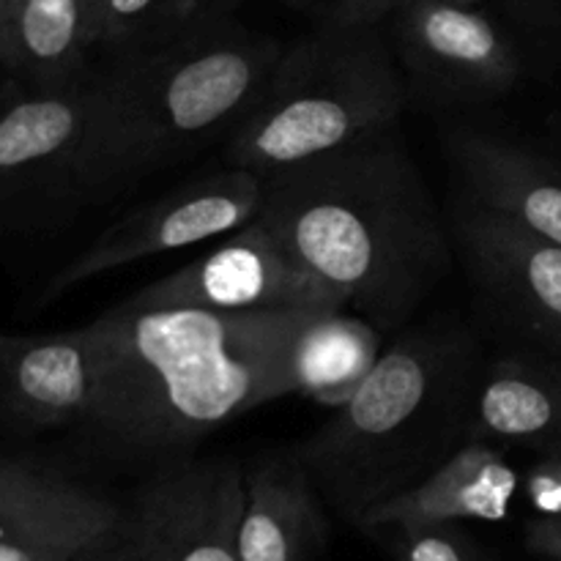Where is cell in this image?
<instances>
[{
	"label": "cell",
	"instance_id": "1",
	"mask_svg": "<svg viewBox=\"0 0 561 561\" xmlns=\"http://www.w3.org/2000/svg\"><path fill=\"white\" fill-rule=\"evenodd\" d=\"M316 310L113 307L85 323V425L124 453H179L225 422L294 394L290 351Z\"/></svg>",
	"mask_w": 561,
	"mask_h": 561
},
{
	"label": "cell",
	"instance_id": "2",
	"mask_svg": "<svg viewBox=\"0 0 561 561\" xmlns=\"http://www.w3.org/2000/svg\"><path fill=\"white\" fill-rule=\"evenodd\" d=\"M257 219L376 329L403 327L453 263L436 203L392 129L266 175Z\"/></svg>",
	"mask_w": 561,
	"mask_h": 561
},
{
	"label": "cell",
	"instance_id": "3",
	"mask_svg": "<svg viewBox=\"0 0 561 561\" xmlns=\"http://www.w3.org/2000/svg\"><path fill=\"white\" fill-rule=\"evenodd\" d=\"M285 49L214 11L181 31L121 47L96 71L85 203L107 201L233 131Z\"/></svg>",
	"mask_w": 561,
	"mask_h": 561
},
{
	"label": "cell",
	"instance_id": "4",
	"mask_svg": "<svg viewBox=\"0 0 561 561\" xmlns=\"http://www.w3.org/2000/svg\"><path fill=\"white\" fill-rule=\"evenodd\" d=\"M480 348L460 327H425L381 354L354 398L296 458L340 518L370 510L431 477L471 442Z\"/></svg>",
	"mask_w": 561,
	"mask_h": 561
},
{
	"label": "cell",
	"instance_id": "5",
	"mask_svg": "<svg viewBox=\"0 0 561 561\" xmlns=\"http://www.w3.org/2000/svg\"><path fill=\"white\" fill-rule=\"evenodd\" d=\"M405 88L381 25L327 20L285 49L255 107L228 135V159L261 179L394 129Z\"/></svg>",
	"mask_w": 561,
	"mask_h": 561
},
{
	"label": "cell",
	"instance_id": "6",
	"mask_svg": "<svg viewBox=\"0 0 561 561\" xmlns=\"http://www.w3.org/2000/svg\"><path fill=\"white\" fill-rule=\"evenodd\" d=\"M96 71L58 91H31L0 113V230L38 228L85 203V153Z\"/></svg>",
	"mask_w": 561,
	"mask_h": 561
},
{
	"label": "cell",
	"instance_id": "7",
	"mask_svg": "<svg viewBox=\"0 0 561 561\" xmlns=\"http://www.w3.org/2000/svg\"><path fill=\"white\" fill-rule=\"evenodd\" d=\"M261 206L263 179L252 170L230 164L219 173L184 181L110 225L91 247L55 274L47 299L129 263L233 233L252 222Z\"/></svg>",
	"mask_w": 561,
	"mask_h": 561
},
{
	"label": "cell",
	"instance_id": "8",
	"mask_svg": "<svg viewBox=\"0 0 561 561\" xmlns=\"http://www.w3.org/2000/svg\"><path fill=\"white\" fill-rule=\"evenodd\" d=\"M129 310L197 307V310H337L343 296L307 272L261 219L228 233L208 255L146 285L121 301Z\"/></svg>",
	"mask_w": 561,
	"mask_h": 561
},
{
	"label": "cell",
	"instance_id": "9",
	"mask_svg": "<svg viewBox=\"0 0 561 561\" xmlns=\"http://www.w3.org/2000/svg\"><path fill=\"white\" fill-rule=\"evenodd\" d=\"M247 471L233 458L164 463L126 515L135 561H241Z\"/></svg>",
	"mask_w": 561,
	"mask_h": 561
},
{
	"label": "cell",
	"instance_id": "10",
	"mask_svg": "<svg viewBox=\"0 0 561 561\" xmlns=\"http://www.w3.org/2000/svg\"><path fill=\"white\" fill-rule=\"evenodd\" d=\"M455 239L471 279L520 332L561 345V244L463 197Z\"/></svg>",
	"mask_w": 561,
	"mask_h": 561
},
{
	"label": "cell",
	"instance_id": "11",
	"mask_svg": "<svg viewBox=\"0 0 561 561\" xmlns=\"http://www.w3.org/2000/svg\"><path fill=\"white\" fill-rule=\"evenodd\" d=\"M124 526L102 493L0 453V561H77L121 540Z\"/></svg>",
	"mask_w": 561,
	"mask_h": 561
},
{
	"label": "cell",
	"instance_id": "12",
	"mask_svg": "<svg viewBox=\"0 0 561 561\" xmlns=\"http://www.w3.org/2000/svg\"><path fill=\"white\" fill-rule=\"evenodd\" d=\"M400 58L431 91L458 102H488L518 82V47L477 5L403 0L394 11Z\"/></svg>",
	"mask_w": 561,
	"mask_h": 561
},
{
	"label": "cell",
	"instance_id": "13",
	"mask_svg": "<svg viewBox=\"0 0 561 561\" xmlns=\"http://www.w3.org/2000/svg\"><path fill=\"white\" fill-rule=\"evenodd\" d=\"M93 394V348L85 327L60 334H0V427L38 433L85 425Z\"/></svg>",
	"mask_w": 561,
	"mask_h": 561
},
{
	"label": "cell",
	"instance_id": "14",
	"mask_svg": "<svg viewBox=\"0 0 561 561\" xmlns=\"http://www.w3.org/2000/svg\"><path fill=\"white\" fill-rule=\"evenodd\" d=\"M520 488L518 471L493 442H466L431 477L362 518L365 531H416L463 520L496 524L510 515Z\"/></svg>",
	"mask_w": 561,
	"mask_h": 561
},
{
	"label": "cell",
	"instance_id": "15",
	"mask_svg": "<svg viewBox=\"0 0 561 561\" xmlns=\"http://www.w3.org/2000/svg\"><path fill=\"white\" fill-rule=\"evenodd\" d=\"M449 157L463 179L466 197L561 244L559 162L474 129H460L449 137Z\"/></svg>",
	"mask_w": 561,
	"mask_h": 561
},
{
	"label": "cell",
	"instance_id": "16",
	"mask_svg": "<svg viewBox=\"0 0 561 561\" xmlns=\"http://www.w3.org/2000/svg\"><path fill=\"white\" fill-rule=\"evenodd\" d=\"M244 471L241 561H312L327 524L321 496L296 453L263 458Z\"/></svg>",
	"mask_w": 561,
	"mask_h": 561
},
{
	"label": "cell",
	"instance_id": "17",
	"mask_svg": "<svg viewBox=\"0 0 561 561\" xmlns=\"http://www.w3.org/2000/svg\"><path fill=\"white\" fill-rule=\"evenodd\" d=\"M82 0H9L0 9V64L31 91H58L91 75Z\"/></svg>",
	"mask_w": 561,
	"mask_h": 561
},
{
	"label": "cell",
	"instance_id": "18",
	"mask_svg": "<svg viewBox=\"0 0 561 561\" xmlns=\"http://www.w3.org/2000/svg\"><path fill=\"white\" fill-rule=\"evenodd\" d=\"M507 442L557 453L561 444V367L502 359L482 373L471 442Z\"/></svg>",
	"mask_w": 561,
	"mask_h": 561
},
{
	"label": "cell",
	"instance_id": "19",
	"mask_svg": "<svg viewBox=\"0 0 561 561\" xmlns=\"http://www.w3.org/2000/svg\"><path fill=\"white\" fill-rule=\"evenodd\" d=\"M337 310H316L296 334L290 351L294 394L323 409H343L381 359V329L367 318Z\"/></svg>",
	"mask_w": 561,
	"mask_h": 561
},
{
	"label": "cell",
	"instance_id": "20",
	"mask_svg": "<svg viewBox=\"0 0 561 561\" xmlns=\"http://www.w3.org/2000/svg\"><path fill=\"white\" fill-rule=\"evenodd\" d=\"M222 11V0H99L88 31L93 47H131Z\"/></svg>",
	"mask_w": 561,
	"mask_h": 561
},
{
	"label": "cell",
	"instance_id": "21",
	"mask_svg": "<svg viewBox=\"0 0 561 561\" xmlns=\"http://www.w3.org/2000/svg\"><path fill=\"white\" fill-rule=\"evenodd\" d=\"M398 540L400 561H488L469 537L460 535L458 524L403 531Z\"/></svg>",
	"mask_w": 561,
	"mask_h": 561
},
{
	"label": "cell",
	"instance_id": "22",
	"mask_svg": "<svg viewBox=\"0 0 561 561\" xmlns=\"http://www.w3.org/2000/svg\"><path fill=\"white\" fill-rule=\"evenodd\" d=\"M524 493L542 518L561 515V453H548L526 471Z\"/></svg>",
	"mask_w": 561,
	"mask_h": 561
},
{
	"label": "cell",
	"instance_id": "23",
	"mask_svg": "<svg viewBox=\"0 0 561 561\" xmlns=\"http://www.w3.org/2000/svg\"><path fill=\"white\" fill-rule=\"evenodd\" d=\"M400 3L403 0H334L327 20L348 27L383 25V20H389Z\"/></svg>",
	"mask_w": 561,
	"mask_h": 561
},
{
	"label": "cell",
	"instance_id": "24",
	"mask_svg": "<svg viewBox=\"0 0 561 561\" xmlns=\"http://www.w3.org/2000/svg\"><path fill=\"white\" fill-rule=\"evenodd\" d=\"M526 546L540 557L561 561V515L559 518H542L540 515V520H535L526 531Z\"/></svg>",
	"mask_w": 561,
	"mask_h": 561
},
{
	"label": "cell",
	"instance_id": "25",
	"mask_svg": "<svg viewBox=\"0 0 561 561\" xmlns=\"http://www.w3.org/2000/svg\"><path fill=\"white\" fill-rule=\"evenodd\" d=\"M77 561H135V557H131V548H129V542H126V537L121 535V540L110 542V546L99 548V551L88 553V557H82Z\"/></svg>",
	"mask_w": 561,
	"mask_h": 561
},
{
	"label": "cell",
	"instance_id": "26",
	"mask_svg": "<svg viewBox=\"0 0 561 561\" xmlns=\"http://www.w3.org/2000/svg\"><path fill=\"white\" fill-rule=\"evenodd\" d=\"M96 3H99V0H82V5H85L88 22H91V14H93V9H96ZM88 33H91V31H88Z\"/></svg>",
	"mask_w": 561,
	"mask_h": 561
},
{
	"label": "cell",
	"instance_id": "27",
	"mask_svg": "<svg viewBox=\"0 0 561 561\" xmlns=\"http://www.w3.org/2000/svg\"><path fill=\"white\" fill-rule=\"evenodd\" d=\"M553 135H557V142L561 146V113L557 115V121H553Z\"/></svg>",
	"mask_w": 561,
	"mask_h": 561
},
{
	"label": "cell",
	"instance_id": "28",
	"mask_svg": "<svg viewBox=\"0 0 561 561\" xmlns=\"http://www.w3.org/2000/svg\"><path fill=\"white\" fill-rule=\"evenodd\" d=\"M447 3H458V5H477L480 0H447Z\"/></svg>",
	"mask_w": 561,
	"mask_h": 561
},
{
	"label": "cell",
	"instance_id": "29",
	"mask_svg": "<svg viewBox=\"0 0 561 561\" xmlns=\"http://www.w3.org/2000/svg\"><path fill=\"white\" fill-rule=\"evenodd\" d=\"M285 3H294V5H305V3H310V0H285Z\"/></svg>",
	"mask_w": 561,
	"mask_h": 561
},
{
	"label": "cell",
	"instance_id": "30",
	"mask_svg": "<svg viewBox=\"0 0 561 561\" xmlns=\"http://www.w3.org/2000/svg\"><path fill=\"white\" fill-rule=\"evenodd\" d=\"M5 3H9V0H0V9H3V5H5Z\"/></svg>",
	"mask_w": 561,
	"mask_h": 561
}]
</instances>
